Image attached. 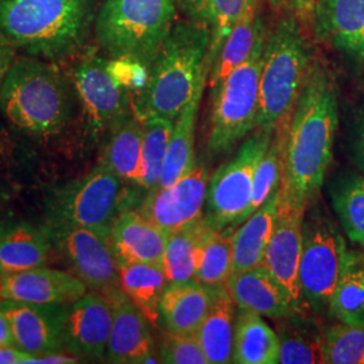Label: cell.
I'll return each instance as SVG.
<instances>
[{"instance_id": "6da1fadb", "label": "cell", "mask_w": 364, "mask_h": 364, "mask_svg": "<svg viewBox=\"0 0 364 364\" xmlns=\"http://www.w3.org/2000/svg\"><path fill=\"white\" fill-rule=\"evenodd\" d=\"M338 122L335 85L323 68L312 65L289 123L284 200L305 210L314 201L332 161Z\"/></svg>"}, {"instance_id": "7a4b0ae2", "label": "cell", "mask_w": 364, "mask_h": 364, "mask_svg": "<svg viewBox=\"0 0 364 364\" xmlns=\"http://www.w3.org/2000/svg\"><path fill=\"white\" fill-rule=\"evenodd\" d=\"M95 18V0L0 1V31L27 55L48 61L77 52Z\"/></svg>"}, {"instance_id": "3957f363", "label": "cell", "mask_w": 364, "mask_h": 364, "mask_svg": "<svg viewBox=\"0 0 364 364\" xmlns=\"http://www.w3.org/2000/svg\"><path fill=\"white\" fill-rule=\"evenodd\" d=\"M72 92L57 66L18 57L0 90V109L27 136L50 141L65 131L72 117Z\"/></svg>"}, {"instance_id": "277c9868", "label": "cell", "mask_w": 364, "mask_h": 364, "mask_svg": "<svg viewBox=\"0 0 364 364\" xmlns=\"http://www.w3.org/2000/svg\"><path fill=\"white\" fill-rule=\"evenodd\" d=\"M209 30L193 19L174 26L150 65L147 84L138 93L134 109L141 120L162 117L176 120L191 100L196 85L208 70L205 60Z\"/></svg>"}, {"instance_id": "5b68a950", "label": "cell", "mask_w": 364, "mask_h": 364, "mask_svg": "<svg viewBox=\"0 0 364 364\" xmlns=\"http://www.w3.org/2000/svg\"><path fill=\"white\" fill-rule=\"evenodd\" d=\"M177 0H103L95 33L111 58L150 66L174 28Z\"/></svg>"}, {"instance_id": "8992f818", "label": "cell", "mask_w": 364, "mask_h": 364, "mask_svg": "<svg viewBox=\"0 0 364 364\" xmlns=\"http://www.w3.org/2000/svg\"><path fill=\"white\" fill-rule=\"evenodd\" d=\"M311 68V53L297 22L281 19L264 45L257 129L274 131L291 117Z\"/></svg>"}, {"instance_id": "52a82bcc", "label": "cell", "mask_w": 364, "mask_h": 364, "mask_svg": "<svg viewBox=\"0 0 364 364\" xmlns=\"http://www.w3.org/2000/svg\"><path fill=\"white\" fill-rule=\"evenodd\" d=\"M264 36L246 63L237 66L212 92L213 105L209 126L208 147L221 153L257 129L259 112V80Z\"/></svg>"}, {"instance_id": "ba28073f", "label": "cell", "mask_w": 364, "mask_h": 364, "mask_svg": "<svg viewBox=\"0 0 364 364\" xmlns=\"http://www.w3.org/2000/svg\"><path fill=\"white\" fill-rule=\"evenodd\" d=\"M273 132L255 129L236 156L209 178L204 219L212 230H236L247 219L255 170L272 142Z\"/></svg>"}, {"instance_id": "9c48e42d", "label": "cell", "mask_w": 364, "mask_h": 364, "mask_svg": "<svg viewBox=\"0 0 364 364\" xmlns=\"http://www.w3.org/2000/svg\"><path fill=\"white\" fill-rule=\"evenodd\" d=\"M347 258L346 240L333 221L320 213H312L304 220L299 269L304 308L309 306L314 311L328 308Z\"/></svg>"}, {"instance_id": "30bf717a", "label": "cell", "mask_w": 364, "mask_h": 364, "mask_svg": "<svg viewBox=\"0 0 364 364\" xmlns=\"http://www.w3.org/2000/svg\"><path fill=\"white\" fill-rule=\"evenodd\" d=\"M122 180L105 162L54 192L48 219L88 228L108 240L117 219Z\"/></svg>"}, {"instance_id": "8fae6325", "label": "cell", "mask_w": 364, "mask_h": 364, "mask_svg": "<svg viewBox=\"0 0 364 364\" xmlns=\"http://www.w3.org/2000/svg\"><path fill=\"white\" fill-rule=\"evenodd\" d=\"M43 228L53 250L88 289L105 296L120 289L117 258L105 237L88 228L49 219Z\"/></svg>"}, {"instance_id": "7c38bea8", "label": "cell", "mask_w": 364, "mask_h": 364, "mask_svg": "<svg viewBox=\"0 0 364 364\" xmlns=\"http://www.w3.org/2000/svg\"><path fill=\"white\" fill-rule=\"evenodd\" d=\"M73 85L87 132L99 138L130 117V92L107 68V60L88 53L73 70Z\"/></svg>"}, {"instance_id": "4fadbf2b", "label": "cell", "mask_w": 364, "mask_h": 364, "mask_svg": "<svg viewBox=\"0 0 364 364\" xmlns=\"http://www.w3.org/2000/svg\"><path fill=\"white\" fill-rule=\"evenodd\" d=\"M208 166L197 162L180 180L165 188L149 191L138 210L166 234L204 216L209 182Z\"/></svg>"}, {"instance_id": "5bb4252c", "label": "cell", "mask_w": 364, "mask_h": 364, "mask_svg": "<svg viewBox=\"0 0 364 364\" xmlns=\"http://www.w3.org/2000/svg\"><path fill=\"white\" fill-rule=\"evenodd\" d=\"M304 218L305 209L279 197L273 232L262 260L299 312L304 311L299 285Z\"/></svg>"}, {"instance_id": "9a60e30c", "label": "cell", "mask_w": 364, "mask_h": 364, "mask_svg": "<svg viewBox=\"0 0 364 364\" xmlns=\"http://www.w3.org/2000/svg\"><path fill=\"white\" fill-rule=\"evenodd\" d=\"M112 326V305L92 290L68 305L63 324V350L80 358L105 359Z\"/></svg>"}, {"instance_id": "2e32d148", "label": "cell", "mask_w": 364, "mask_h": 364, "mask_svg": "<svg viewBox=\"0 0 364 364\" xmlns=\"http://www.w3.org/2000/svg\"><path fill=\"white\" fill-rule=\"evenodd\" d=\"M0 308L9 318L18 348L36 356L64 352L61 333L68 305L0 299Z\"/></svg>"}, {"instance_id": "e0dca14e", "label": "cell", "mask_w": 364, "mask_h": 364, "mask_svg": "<svg viewBox=\"0 0 364 364\" xmlns=\"http://www.w3.org/2000/svg\"><path fill=\"white\" fill-rule=\"evenodd\" d=\"M105 297L112 305V326L105 360L115 364L158 363L151 324L144 313L122 287L105 294Z\"/></svg>"}, {"instance_id": "ac0fdd59", "label": "cell", "mask_w": 364, "mask_h": 364, "mask_svg": "<svg viewBox=\"0 0 364 364\" xmlns=\"http://www.w3.org/2000/svg\"><path fill=\"white\" fill-rule=\"evenodd\" d=\"M88 291L75 274L39 266L19 273L7 274L3 299L46 305H70Z\"/></svg>"}, {"instance_id": "d6986e66", "label": "cell", "mask_w": 364, "mask_h": 364, "mask_svg": "<svg viewBox=\"0 0 364 364\" xmlns=\"http://www.w3.org/2000/svg\"><path fill=\"white\" fill-rule=\"evenodd\" d=\"M168 235L138 209H124L117 213L108 242L117 263H149L164 267Z\"/></svg>"}, {"instance_id": "ffe728a7", "label": "cell", "mask_w": 364, "mask_h": 364, "mask_svg": "<svg viewBox=\"0 0 364 364\" xmlns=\"http://www.w3.org/2000/svg\"><path fill=\"white\" fill-rule=\"evenodd\" d=\"M318 37L356 61L364 60V0H316Z\"/></svg>"}, {"instance_id": "44dd1931", "label": "cell", "mask_w": 364, "mask_h": 364, "mask_svg": "<svg viewBox=\"0 0 364 364\" xmlns=\"http://www.w3.org/2000/svg\"><path fill=\"white\" fill-rule=\"evenodd\" d=\"M227 289L239 309L270 318H282L299 313L263 264L243 272H234Z\"/></svg>"}, {"instance_id": "7402d4cb", "label": "cell", "mask_w": 364, "mask_h": 364, "mask_svg": "<svg viewBox=\"0 0 364 364\" xmlns=\"http://www.w3.org/2000/svg\"><path fill=\"white\" fill-rule=\"evenodd\" d=\"M215 289L198 281L169 284L159 304V318L168 332L197 336L213 302Z\"/></svg>"}, {"instance_id": "603a6c76", "label": "cell", "mask_w": 364, "mask_h": 364, "mask_svg": "<svg viewBox=\"0 0 364 364\" xmlns=\"http://www.w3.org/2000/svg\"><path fill=\"white\" fill-rule=\"evenodd\" d=\"M208 82L205 72L198 80L191 100L186 103L181 114L174 120L170 136L169 149L164 162L159 183L156 188H165L180 180L195 166V131L197 114L201 105L203 93Z\"/></svg>"}, {"instance_id": "cb8c5ba5", "label": "cell", "mask_w": 364, "mask_h": 364, "mask_svg": "<svg viewBox=\"0 0 364 364\" xmlns=\"http://www.w3.org/2000/svg\"><path fill=\"white\" fill-rule=\"evenodd\" d=\"M264 36L266 30L258 11V0H254L224 41L209 70L208 85L210 91H213L237 66L247 61L255 46Z\"/></svg>"}, {"instance_id": "d4e9b609", "label": "cell", "mask_w": 364, "mask_h": 364, "mask_svg": "<svg viewBox=\"0 0 364 364\" xmlns=\"http://www.w3.org/2000/svg\"><path fill=\"white\" fill-rule=\"evenodd\" d=\"M231 363H279V338L258 313L239 309Z\"/></svg>"}, {"instance_id": "484cf974", "label": "cell", "mask_w": 364, "mask_h": 364, "mask_svg": "<svg viewBox=\"0 0 364 364\" xmlns=\"http://www.w3.org/2000/svg\"><path fill=\"white\" fill-rule=\"evenodd\" d=\"M236 308L227 287L215 289L212 306L197 333L209 364L231 363Z\"/></svg>"}, {"instance_id": "4316f807", "label": "cell", "mask_w": 364, "mask_h": 364, "mask_svg": "<svg viewBox=\"0 0 364 364\" xmlns=\"http://www.w3.org/2000/svg\"><path fill=\"white\" fill-rule=\"evenodd\" d=\"M52 250L43 227L15 225L0 234V267L6 274H14L45 266Z\"/></svg>"}, {"instance_id": "83f0119b", "label": "cell", "mask_w": 364, "mask_h": 364, "mask_svg": "<svg viewBox=\"0 0 364 364\" xmlns=\"http://www.w3.org/2000/svg\"><path fill=\"white\" fill-rule=\"evenodd\" d=\"M281 188L262 207L252 212L234 231V272H243L262 264L273 232Z\"/></svg>"}, {"instance_id": "f1b7e54d", "label": "cell", "mask_w": 364, "mask_h": 364, "mask_svg": "<svg viewBox=\"0 0 364 364\" xmlns=\"http://www.w3.org/2000/svg\"><path fill=\"white\" fill-rule=\"evenodd\" d=\"M120 287L127 297L144 313L151 326L159 324V304L169 285L162 266L149 263L119 262Z\"/></svg>"}, {"instance_id": "f546056e", "label": "cell", "mask_w": 364, "mask_h": 364, "mask_svg": "<svg viewBox=\"0 0 364 364\" xmlns=\"http://www.w3.org/2000/svg\"><path fill=\"white\" fill-rule=\"evenodd\" d=\"M144 123L138 117H127L109 132L102 162L122 181L141 186L142 180Z\"/></svg>"}, {"instance_id": "4dcf8cb0", "label": "cell", "mask_w": 364, "mask_h": 364, "mask_svg": "<svg viewBox=\"0 0 364 364\" xmlns=\"http://www.w3.org/2000/svg\"><path fill=\"white\" fill-rule=\"evenodd\" d=\"M213 231L203 216L168 235L164 270L169 284L195 279L200 251Z\"/></svg>"}, {"instance_id": "1f68e13d", "label": "cell", "mask_w": 364, "mask_h": 364, "mask_svg": "<svg viewBox=\"0 0 364 364\" xmlns=\"http://www.w3.org/2000/svg\"><path fill=\"white\" fill-rule=\"evenodd\" d=\"M277 333L279 338V363H324L323 340L324 331L301 312L281 318Z\"/></svg>"}, {"instance_id": "d6a6232c", "label": "cell", "mask_w": 364, "mask_h": 364, "mask_svg": "<svg viewBox=\"0 0 364 364\" xmlns=\"http://www.w3.org/2000/svg\"><path fill=\"white\" fill-rule=\"evenodd\" d=\"M328 309L340 323L364 324V255L348 252Z\"/></svg>"}, {"instance_id": "836d02e7", "label": "cell", "mask_w": 364, "mask_h": 364, "mask_svg": "<svg viewBox=\"0 0 364 364\" xmlns=\"http://www.w3.org/2000/svg\"><path fill=\"white\" fill-rule=\"evenodd\" d=\"M290 117L275 127L272 142L257 166L248 216L262 207L281 188L285 170L287 130Z\"/></svg>"}, {"instance_id": "e575fe53", "label": "cell", "mask_w": 364, "mask_h": 364, "mask_svg": "<svg viewBox=\"0 0 364 364\" xmlns=\"http://www.w3.org/2000/svg\"><path fill=\"white\" fill-rule=\"evenodd\" d=\"M234 231H213L203 245L196 269V281L210 287H227L234 273Z\"/></svg>"}, {"instance_id": "d590c367", "label": "cell", "mask_w": 364, "mask_h": 364, "mask_svg": "<svg viewBox=\"0 0 364 364\" xmlns=\"http://www.w3.org/2000/svg\"><path fill=\"white\" fill-rule=\"evenodd\" d=\"M142 123L144 149L141 186L149 192L156 189L159 183L174 122L166 117H150L144 119Z\"/></svg>"}, {"instance_id": "8d00e7d4", "label": "cell", "mask_w": 364, "mask_h": 364, "mask_svg": "<svg viewBox=\"0 0 364 364\" xmlns=\"http://www.w3.org/2000/svg\"><path fill=\"white\" fill-rule=\"evenodd\" d=\"M333 208L352 243L364 247V177L350 176L332 192Z\"/></svg>"}, {"instance_id": "74e56055", "label": "cell", "mask_w": 364, "mask_h": 364, "mask_svg": "<svg viewBox=\"0 0 364 364\" xmlns=\"http://www.w3.org/2000/svg\"><path fill=\"white\" fill-rule=\"evenodd\" d=\"M252 1L254 0H208L204 19L209 30V49L205 60L208 75L224 41Z\"/></svg>"}, {"instance_id": "f35d334b", "label": "cell", "mask_w": 364, "mask_h": 364, "mask_svg": "<svg viewBox=\"0 0 364 364\" xmlns=\"http://www.w3.org/2000/svg\"><path fill=\"white\" fill-rule=\"evenodd\" d=\"M324 363L364 364V324H346L324 329Z\"/></svg>"}, {"instance_id": "ab89813d", "label": "cell", "mask_w": 364, "mask_h": 364, "mask_svg": "<svg viewBox=\"0 0 364 364\" xmlns=\"http://www.w3.org/2000/svg\"><path fill=\"white\" fill-rule=\"evenodd\" d=\"M159 362L168 364H209L197 336H181L166 331L159 348Z\"/></svg>"}, {"instance_id": "60d3db41", "label": "cell", "mask_w": 364, "mask_h": 364, "mask_svg": "<svg viewBox=\"0 0 364 364\" xmlns=\"http://www.w3.org/2000/svg\"><path fill=\"white\" fill-rule=\"evenodd\" d=\"M107 68L112 77L127 91H142L147 84L150 66L129 58H111L107 60Z\"/></svg>"}, {"instance_id": "b9f144b4", "label": "cell", "mask_w": 364, "mask_h": 364, "mask_svg": "<svg viewBox=\"0 0 364 364\" xmlns=\"http://www.w3.org/2000/svg\"><path fill=\"white\" fill-rule=\"evenodd\" d=\"M16 50L18 48L15 46L11 39L9 38L4 33L0 31V90L3 82L9 76L14 63L16 61Z\"/></svg>"}, {"instance_id": "7bdbcfd3", "label": "cell", "mask_w": 364, "mask_h": 364, "mask_svg": "<svg viewBox=\"0 0 364 364\" xmlns=\"http://www.w3.org/2000/svg\"><path fill=\"white\" fill-rule=\"evenodd\" d=\"M37 356L18 348L16 346L0 347V364L31 363Z\"/></svg>"}, {"instance_id": "ee69618b", "label": "cell", "mask_w": 364, "mask_h": 364, "mask_svg": "<svg viewBox=\"0 0 364 364\" xmlns=\"http://www.w3.org/2000/svg\"><path fill=\"white\" fill-rule=\"evenodd\" d=\"M269 1L275 7L293 11L302 18H306L313 14V9L316 4V0H269Z\"/></svg>"}, {"instance_id": "f6af8a7d", "label": "cell", "mask_w": 364, "mask_h": 364, "mask_svg": "<svg viewBox=\"0 0 364 364\" xmlns=\"http://www.w3.org/2000/svg\"><path fill=\"white\" fill-rule=\"evenodd\" d=\"M178 7L192 19L204 22L208 0H177Z\"/></svg>"}, {"instance_id": "bcb514c9", "label": "cell", "mask_w": 364, "mask_h": 364, "mask_svg": "<svg viewBox=\"0 0 364 364\" xmlns=\"http://www.w3.org/2000/svg\"><path fill=\"white\" fill-rule=\"evenodd\" d=\"M7 346H15V343H14L13 332H11L9 318L0 308V347H7Z\"/></svg>"}, {"instance_id": "7dc6e473", "label": "cell", "mask_w": 364, "mask_h": 364, "mask_svg": "<svg viewBox=\"0 0 364 364\" xmlns=\"http://www.w3.org/2000/svg\"><path fill=\"white\" fill-rule=\"evenodd\" d=\"M356 159H358L360 169L363 170L364 173V120L360 131H359L358 142H356Z\"/></svg>"}, {"instance_id": "c3c4849f", "label": "cell", "mask_w": 364, "mask_h": 364, "mask_svg": "<svg viewBox=\"0 0 364 364\" xmlns=\"http://www.w3.org/2000/svg\"><path fill=\"white\" fill-rule=\"evenodd\" d=\"M9 142V136H7V134H6V130H4V127L1 126V123H0V149H3L6 144Z\"/></svg>"}, {"instance_id": "681fc988", "label": "cell", "mask_w": 364, "mask_h": 364, "mask_svg": "<svg viewBox=\"0 0 364 364\" xmlns=\"http://www.w3.org/2000/svg\"><path fill=\"white\" fill-rule=\"evenodd\" d=\"M6 275H7V274L4 273V272L1 270V267H0V299H3V289H4Z\"/></svg>"}, {"instance_id": "f907efd6", "label": "cell", "mask_w": 364, "mask_h": 364, "mask_svg": "<svg viewBox=\"0 0 364 364\" xmlns=\"http://www.w3.org/2000/svg\"><path fill=\"white\" fill-rule=\"evenodd\" d=\"M9 200V195L4 192H0V209L6 204V201Z\"/></svg>"}, {"instance_id": "816d5d0a", "label": "cell", "mask_w": 364, "mask_h": 364, "mask_svg": "<svg viewBox=\"0 0 364 364\" xmlns=\"http://www.w3.org/2000/svg\"><path fill=\"white\" fill-rule=\"evenodd\" d=\"M0 1H1V0H0Z\"/></svg>"}]
</instances>
